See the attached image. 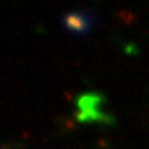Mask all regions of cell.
<instances>
[{
  "label": "cell",
  "mask_w": 149,
  "mask_h": 149,
  "mask_svg": "<svg viewBox=\"0 0 149 149\" xmlns=\"http://www.w3.org/2000/svg\"><path fill=\"white\" fill-rule=\"evenodd\" d=\"M95 16L92 11H70L62 15V22L67 29L76 32V33H86L89 27L94 24Z\"/></svg>",
  "instance_id": "cell-1"
},
{
  "label": "cell",
  "mask_w": 149,
  "mask_h": 149,
  "mask_svg": "<svg viewBox=\"0 0 149 149\" xmlns=\"http://www.w3.org/2000/svg\"><path fill=\"white\" fill-rule=\"evenodd\" d=\"M100 102H102V95L92 92V94L79 95L74 103H76V106L79 109H91V108H95V105H98Z\"/></svg>",
  "instance_id": "cell-2"
},
{
  "label": "cell",
  "mask_w": 149,
  "mask_h": 149,
  "mask_svg": "<svg viewBox=\"0 0 149 149\" xmlns=\"http://www.w3.org/2000/svg\"><path fill=\"white\" fill-rule=\"evenodd\" d=\"M98 120H100V122H103V124H113V122H114V119H113L109 114H105V113H100Z\"/></svg>",
  "instance_id": "cell-3"
},
{
  "label": "cell",
  "mask_w": 149,
  "mask_h": 149,
  "mask_svg": "<svg viewBox=\"0 0 149 149\" xmlns=\"http://www.w3.org/2000/svg\"><path fill=\"white\" fill-rule=\"evenodd\" d=\"M125 51L127 52H132V54H133V52H136V48H135L133 45H125Z\"/></svg>",
  "instance_id": "cell-4"
}]
</instances>
